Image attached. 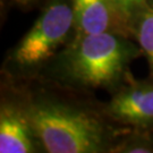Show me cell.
Returning a JSON list of instances; mask_svg holds the SVG:
<instances>
[{
    "label": "cell",
    "mask_w": 153,
    "mask_h": 153,
    "mask_svg": "<svg viewBox=\"0 0 153 153\" xmlns=\"http://www.w3.org/2000/svg\"><path fill=\"white\" fill-rule=\"evenodd\" d=\"M141 55L138 44L124 33H77L43 71L69 90L114 92L128 78L129 66Z\"/></svg>",
    "instance_id": "cell-1"
},
{
    "label": "cell",
    "mask_w": 153,
    "mask_h": 153,
    "mask_svg": "<svg viewBox=\"0 0 153 153\" xmlns=\"http://www.w3.org/2000/svg\"><path fill=\"white\" fill-rule=\"evenodd\" d=\"M24 100L43 152L109 153L121 133L105 112L56 94L30 93Z\"/></svg>",
    "instance_id": "cell-2"
},
{
    "label": "cell",
    "mask_w": 153,
    "mask_h": 153,
    "mask_svg": "<svg viewBox=\"0 0 153 153\" xmlns=\"http://www.w3.org/2000/svg\"><path fill=\"white\" fill-rule=\"evenodd\" d=\"M76 34L71 0H47L32 27L7 56L4 71L16 78L41 74Z\"/></svg>",
    "instance_id": "cell-3"
},
{
    "label": "cell",
    "mask_w": 153,
    "mask_h": 153,
    "mask_svg": "<svg viewBox=\"0 0 153 153\" xmlns=\"http://www.w3.org/2000/svg\"><path fill=\"white\" fill-rule=\"evenodd\" d=\"M104 112L125 128L153 129V76L136 79L129 75L112 92Z\"/></svg>",
    "instance_id": "cell-4"
},
{
    "label": "cell",
    "mask_w": 153,
    "mask_h": 153,
    "mask_svg": "<svg viewBox=\"0 0 153 153\" xmlns=\"http://www.w3.org/2000/svg\"><path fill=\"white\" fill-rule=\"evenodd\" d=\"M43 150L34 131L24 98L1 99L0 152L35 153Z\"/></svg>",
    "instance_id": "cell-5"
},
{
    "label": "cell",
    "mask_w": 153,
    "mask_h": 153,
    "mask_svg": "<svg viewBox=\"0 0 153 153\" xmlns=\"http://www.w3.org/2000/svg\"><path fill=\"white\" fill-rule=\"evenodd\" d=\"M71 4L78 34L119 32L129 35L111 0H71Z\"/></svg>",
    "instance_id": "cell-6"
},
{
    "label": "cell",
    "mask_w": 153,
    "mask_h": 153,
    "mask_svg": "<svg viewBox=\"0 0 153 153\" xmlns=\"http://www.w3.org/2000/svg\"><path fill=\"white\" fill-rule=\"evenodd\" d=\"M131 34L136 40L153 76V0H148L138 11L131 24Z\"/></svg>",
    "instance_id": "cell-7"
},
{
    "label": "cell",
    "mask_w": 153,
    "mask_h": 153,
    "mask_svg": "<svg viewBox=\"0 0 153 153\" xmlns=\"http://www.w3.org/2000/svg\"><path fill=\"white\" fill-rule=\"evenodd\" d=\"M111 153H153V129L126 128Z\"/></svg>",
    "instance_id": "cell-8"
},
{
    "label": "cell",
    "mask_w": 153,
    "mask_h": 153,
    "mask_svg": "<svg viewBox=\"0 0 153 153\" xmlns=\"http://www.w3.org/2000/svg\"><path fill=\"white\" fill-rule=\"evenodd\" d=\"M146 1L148 0H111L117 15L129 35H131V24L141 8L146 4Z\"/></svg>",
    "instance_id": "cell-9"
},
{
    "label": "cell",
    "mask_w": 153,
    "mask_h": 153,
    "mask_svg": "<svg viewBox=\"0 0 153 153\" xmlns=\"http://www.w3.org/2000/svg\"><path fill=\"white\" fill-rule=\"evenodd\" d=\"M11 1L21 7H28V6H33L34 4H36L40 0H11Z\"/></svg>",
    "instance_id": "cell-10"
}]
</instances>
